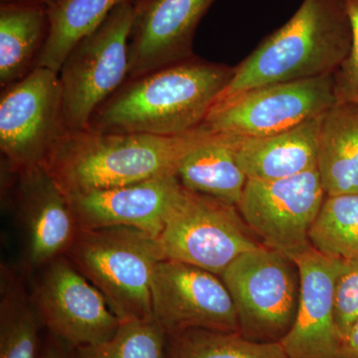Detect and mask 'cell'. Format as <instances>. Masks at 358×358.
Instances as JSON below:
<instances>
[{
    "label": "cell",
    "mask_w": 358,
    "mask_h": 358,
    "mask_svg": "<svg viewBox=\"0 0 358 358\" xmlns=\"http://www.w3.org/2000/svg\"><path fill=\"white\" fill-rule=\"evenodd\" d=\"M50 33L47 7L0 3V86L6 89L27 77L37 64Z\"/></svg>",
    "instance_id": "cell-20"
},
{
    "label": "cell",
    "mask_w": 358,
    "mask_h": 358,
    "mask_svg": "<svg viewBox=\"0 0 358 358\" xmlns=\"http://www.w3.org/2000/svg\"><path fill=\"white\" fill-rule=\"evenodd\" d=\"M220 278L245 338L279 343L289 333L301 291L300 271L291 257L262 245L235 259Z\"/></svg>",
    "instance_id": "cell-7"
},
{
    "label": "cell",
    "mask_w": 358,
    "mask_h": 358,
    "mask_svg": "<svg viewBox=\"0 0 358 358\" xmlns=\"http://www.w3.org/2000/svg\"><path fill=\"white\" fill-rule=\"evenodd\" d=\"M352 25V47L334 74L338 102L358 103V0H343Z\"/></svg>",
    "instance_id": "cell-27"
},
{
    "label": "cell",
    "mask_w": 358,
    "mask_h": 358,
    "mask_svg": "<svg viewBox=\"0 0 358 358\" xmlns=\"http://www.w3.org/2000/svg\"><path fill=\"white\" fill-rule=\"evenodd\" d=\"M339 358H358V320L343 338Z\"/></svg>",
    "instance_id": "cell-28"
},
{
    "label": "cell",
    "mask_w": 358,
    "mask_h": 358,
    "mask_svg": "<svg viewBox=\"0 0 358 358\" xmlns=\"http://www.w3.org/2000/svg\"><path fill=\"white\" fill-rule=\"evenodd\" d=\"M211 131L202 124L176 136L67 133L44 166L66 196L176 176L181 159Z\"/></svg>",
    "instance_id": "cell-2"
},
{
    "label": "cell",
    "mask_w": 358,
    "mask_h": 358,
    "mask_svg": "<svg viewBox=\"0 0 358 358\" xmlns=\"http://www.w3.org/2000/svg\"><path fill=\"white\" fill-rule=\"evenodd\" d=\"M320 117L271 136H236L238 162L247 178L274 180L317 169Z\"/></svg>",
    "instance_id": "cell-17"
},
{
    "label": "cell",
    "mask_w": 358,
    "mask_h": 358,
    "mask_svg": "<svg viewBox=\"0 0 358 358\" xmlns=\"http://www.w3.org/2000/svg\"><path fill=\"white\" fill-rule=\"evenodd\" d=\"M169 358H289L280 343H262L241 333L186 329L167 334Z\"/></svg>",
    "instance_id": "cell-24"
},
{
    "label": "cell",
    "mask_w": 358,
    "mask_h": 358,
    "mask_svg": "<svg viewBox=\"0 0 358 358\" xmlns=\"http://www.w3.org/2000/svg\"><path fill=\"white\" fill-rule=\"evenodd\" d=\"M1 190L20 231L24 272L36 273L64 255L79 229L67 196L45 166L14 171L2 162Z\"/></svg>",
    "instance_id": "cell-10"
},
{
    "label": "cell",
    "mask_w": 358,
    "mask_h": 358,
    "mask_svg": "<svg viewBox=\"0 0 358 358\" xmlns=\"http://www.w3.org/2000/svg\"><path fill=\"white\" fill-rule=\"evenodd\" d=\"M218 0H134L128 79L195 57V34Z\"/></svg>",
    "instance_id": "cell-14"
},
{
    "label": "cell",
    "mask_w": 358,
    "mask_h": 358,
    "mask_svg": "<svg viewBox=\"0 0 358 358\" xmlns=\"http://www.w3.org/2000/svg\"><path fill=\"white\" fill-rule=\"evenodd\" d=\"M352 47L343 0H303L291 18L235 67L217 102L266 85L334 75Z\"/></svg>",
    "instance_id": "cell-3"
},
{
    "label": "cell",
    "mask_w": 358,
    "mask_h": 358,
    "mask_svg": "<svg viewBox=\"0 0 358 358\" xmlns=\"http://www.w3.org/2000/svg\"><path fill=\"white\" fill-rule=\"evenodd\" d=\"M152 319L166 334L186 329L240 333L229 291L219 275L178 261L162 260L152 281Z\"/></svg>",
    "instance_id": "cell-13"
},
{
    "label": "cell",
    "mask_w": 358,
    "mask_h": 358,
    "mask_svg": "<svg viewBox=\"0 0 358 358\" xmlns=\"http://www.w3.org/2000/svg\"><path fill=\"white\" fill-rule=\"evenodd\" d=\"M336 102L334 75L266 85L215 103L203 126L212 133L261 138L320 117Z\"/></svg>",
    "instance_id": "cell-9"
},
{
    "label": "cell",
    "mask_w": 358,
    "mask_h": 358,
    "mask_svg": "<svg viewBox=\"0 0 358 358\" xmlns=\"http://www.w3.org/2000/svg\"><path fill=\"white\" fill-rule=\"evenodd\" d=\"M68 348L55 338L47 345L40 358H72L67 352Z\"/></svg>",
    "instance_id": "cell-29"
},
{
    "label": "cell",
    "mask_w": 358,
    "mask_h": 358,
    "mask_svg": "<svg viewBox=\"0 0 358 358\" xmlns=\"http://www.w3.org/2000/svg\"><path fill=\"white\" fill-rule=\"evenodd\" d=\"M57 1L58 0H0V3L37 4V6H45L49 9L55 6Z\"/></svg>",
    "instance_id": "cell-30"
},
{
    "label": "cell",
    "mask_w": 358,
    "mask_h": 358,
    "mask_svg": "<svg viewBox=\"0 0 358 358\" xmlns=\"http://www.w3.org/2000/svg\"><path fill=\"white\" fill-rule=\"evenodd\" d=\"M133 2L115 7L80 40L59 70L68 133L87 131L96 110L129 77Z\"/></svg>",
    "instance_id": "cell-6"
},
{
    "label": "cell",
    "mask_w": 358,
    "mask_h": 358,
    "mask_svg": "<svg viewBox=\"0 0 358 358\" xmlns=\"http://www.w3.org/2000/svg\"><path fill=\"white\" fill-rule=\"evenodd\" d=\"M308 241L329 258L358 260V192L327 195L308 230Z\"/></svg>",
    "instance_id": "cell-23"
},
{
    "label": "cell",
    "mask_w": 358,
    "mask_h": 358,
    "mask_svg": "<svg viewBox=\"0 0 358 358\" xmlns=\"http://www.w3.org/2000/svg\"><path fill=\"white\" fill-rule=\"evenodd\" d=\"M300 271L296 319L279 341L289 358H339L343 338L334 315V285L343 261L312 246L291 257Z\"/></svg>",
    "instance_id": "cell-15"
},
{
    "label": "cell",
    "mask_w": 358,
    "mask_h": 358,
    "mask_svg": "<svg viewBox=\"0 0 358 358\" xmlns=\"http://www.w3.org/2000/svg\"><path fill=\"white\" fill-rule=\"evenodd\" d=\"M180 186L176 176H160L67 199L79 230L131 227L157 238Z\"/></svg>",
    "instance_id": "cell-16"
},
{
    "label": "cell",
    "mask_w": 358,
    "mask_h": 358,
    "mask_svg": "<svg viewBox=\"0 0 358 358\" xmlns=\"http://www.w3.org/2000/svg\"><path fill=\"white\" fill-rule=\"evenodd\" d=\"M176 178L192 192L238 206L248 178L238 162L236 136L211 131L181 159Z\"/></svg>",
    "instance_id": "cell-18"
},
{
    "label": "cell",
    "mask_w": 358,
    "mask_h": 358,
    "mask_svg": "<svg viewBox=\"0 0 358 358\" xmlns=\"http://www.w3.org/2000/svg\"><path fill=\"white\" fill-rule=\"evenodd\" d=\"M134 0H58L49 8L50 33L37 67L59 73L66 56L119 6Z\"/></svg>",
    "instance_id": "cell-22"
},
{
    "label": "cell",
    "mask_w": 358,
    "mask_h": 358,
    "mask_svg": "<svg viewBox=\"0 0 358 358\" xmlns=\"http://www.w3.org/2000/svg\"><path fill=\"white\" fill-rule=\"evenodd\" d=\"M42 326L20 272L0 267V358H37Z\"/></svg>",
    "instance_id": "cell-21"
},
{
    "label": "cell",
    "mask_w": 358,
    "mask_h": 358,
    "mask_svg": "<svg viewBox=\"0 0 358 358\" xmlns=\"http://www.w3.org/2000/svg\"><path fill=\"white\" fill-rule=\"evenodd\" d=\"M67 133L58 73L38 67L2 90L0 150L7 166L20 171L44 166Z\"/></svg>",
    "instance_id": "cell-8"
},
{
    "label": "cell",
    "mask_w": 358,
    "mask_h": 358,
    "mask_svg": "<svg viewBox=\"0 0 358 358\" xmlns=\"http://www.w3.org/2000/svg\"><path fill=\"white\" fill-rule=\"evenodd\" d=\"M326 196L315 169L274 180L248 179L237 208L263 246L292 257L310 247L308 230Z\"/></svg>",
    "instance_id": "cell-12"
},
{
    "label": "cell",
    "mask_w": 358,
    "mask_h": 358,
    "mask_svg": "<svg viewBox=\"0 0 358 358\" xmlns=\"http://www.w3.org/2000/svg\"><path fill=\"white\" fill-rule=\"evenodd\" d=\"M72 358H169L167 334L155 320L122 322L102 343L71 350Z\"/></svg>",
    "instance_id": "cell-25"
},
{
    "label": "cell",
    "mask_w": 358,
    "mask_h": 358,
    "mask_svg": "<svg viewBox=\"0 0 358 358\" xmlns=\"http://www.w3.org/2000/svg\"><path fill=\"white\" fill-rule=\"evenodd\" d=\"M334 315L343 341L358 320V260L343 261L336 277Z\"/></svg>",
    "instance_id": "cell-26"
},
{
    "label": "cell",
    "mask_w": 358,
    "mask_h": 358,
    "mask_svg": "<svg viewBox=\"0 0 358 358\" xmlns=\"http://www.w3.org/2000/svg\"><path fill=\"white\" fill-rule=\"evenodd\" d=\"M64 255L122 322L154 320L152 275L164 260L157 238L131 227L78 230Z\"/></svg>",
    "instance_id": "cell-4"
},
{
    "label": "cell",
    "mask_w": 358,
    "mask_h": 358,
    "mask_svg": "<svg viewBox=\"0 0 358 358\" xmlns=\"http://www.w3.org/2000/svg\"><path fill=\"white\" fill-rule=\"evenodd\" d=\"M235 67L193 57L127 79L96 110L89 129L176 136L204 124Z\"/></svg>",
    "instance_id": "cell-1"
},
{
    "label": "cell",
    "mask_w": 358,
    "mask_h": 358,
    "mask_svg": "<svg viewBox=\"0 0 358 358\" xmlns=\"http://www.w3.org/2000/svg\"><path fill=\"white\" fill-rule=\"evenodd\" d=\"M157 239L164 260L189 264L219 277L238 257L262 246L237 206L182 185Z\"/></svg>",
    "instance_id": "cell-5"
},
{
    "label": "cell",
    "mask_w": 358,
    "mask_h": 358,
    "mask_svg": "<svg viewBox=\"0 0 358 358\" xmlns=\"http://www.w3.org/2000/svg\"><path fill=\"white\" fill-rule=\"evenodd\" d=\"M31 291L42 326L71 350L112 338L122 320L65 255L37 271Z\"/></svg>",
    "instance_id": "cell-11"
},
{
    "label": "cell",
    "mask_w": 358,
    "mask_h": 358,
    "mask_svg": "<svg viewBox=\"0 0 358 358\" xmlns=\"http://www.w3.org/2000/svg\"><path fill=\"white\" fill-rule=\"evenodd\" d=\"M317 171L327 195L358 192V103L336 102L322 115Z\"/></svg>",
    "instance_id": "cell-19"
}]
</instances>
